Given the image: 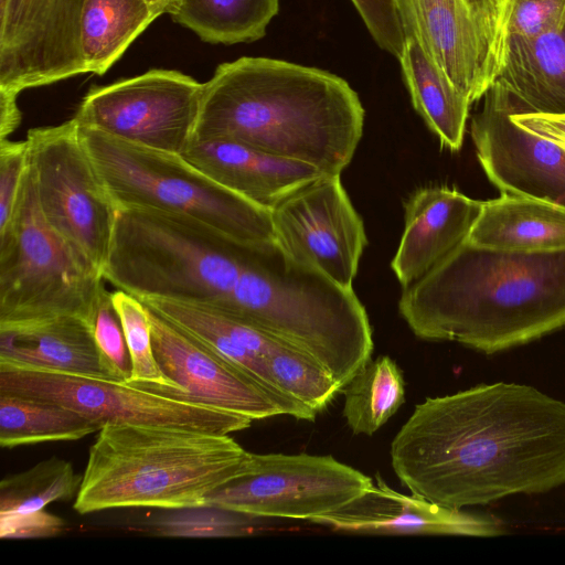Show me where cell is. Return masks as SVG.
<instances>
[{"mask_svg":"<svg viewBox=\"0 0 565 565\" xmlns=\"http://www.w3.org/2000/svg\"><path fill=\"white\" fill-rule=\"evenodd\" d=\"M100 429V425L67 407L0 393V445L3 448L77 440Z\"/></svg>","mask_w":565,"mask_h":565,"instance_id":"4316f807","label":"cell"},{"mask_svg":"<svg viewBox=\"0 0 565 565\" xmlns=\"http://www.w3.org/2000/svg\"><path fill=\"white\" fill-rule=\"evenodd\" d=\"M94 339L111 377L128 383L131 377V361L124 329L115 309L111 292L103 285L92 321Z\"/></svg>","mask_w":565,"mask_h":565,"instance_id":"1f68e13d","label":"cell"},{"mask_svg":"<svg viewBox=\"0 0 565 565\" xmlns=\"http://www.w3.org/2000/svg\"><path fill=\"white\" fill-rule=\"evenodd\" d=\"M482 98L470 136L488 180L501 194L565 207V147L516 125L515 110L495 87Z\"/></svg>","mask_w":565,"mask_h":565,"instance_id":"9a60e30c","label":"cell"},{"mask_svg":"<svg viewBox=\"0 0 565 565\" xmlns=\"http://www.w3.org/2000/svg\"><path fill=\"white\" fill-rule=\"evenodd\" d=\"M376 44L399 57L406 39L394 0H351Z\"/></svg>","mask_w":565,"mask_h":565,"instance_id":"836d02e7","label":"cell"},{"mask_svg":"<svg viewBox=\"0 0 565 565\" xmlns=\"http://www.w3.org/2000/svg\"><path fill=\"white\" fill-rule=\"evenodd\" d=\"M275 239L294 262L352 288L367 237L341 174H324L270 209Z\"/></svg>","mask_w":565,"mask_h":565,"instance_id":"4fadbf2b","label":"cell"},{"mask_svg":"<svg viewBox=\"0 0 565 565\" xmlns=\"http://www.w3.org/2000/svg\"><path fill=\"white\" fill-rule=\"evenodd\" d=\"M467 241L478 247L537 253L565 249V207L501 194L482 202Z\"/></svg>","mask_w":565,"mask_h":565,"instance_id":"603a6c76","label":"cell"},{"mask_svg":"<svg viewBox=\"0 0 565 565\" xmlns=\"http://www.w3.org/2000/svg\"><path fill=\"white\" fill-rule=\"evenodd\" d=\"M203 84L172 70H150L93 87L75 116L90 127L145 147L181 154L191 142Z\"/></svg>","mask_w":565,"mask_h":565,"instance_id":"7c38bea8","label":"cell"},{"mask_svg":"<svg viewBox=\"0 0 565 565\" xmlns=\"http://www.w3.org/2000/svg\"><path fill=\"white\" fill-rule=\"evenodd\" d=\"M159 17L147 0H85L79 44L87 73L105 74Z\"/></svg>","mask_w":565,"mask_h":565,"instance_id":"d4e9b609","label":"cell"},{"mask_svg":"<svg viewBox=\"0 0 565 565\" xmlns=\"http://www.w3.org/2000/svg\"><path fill=\"white\" fill-rule=\"evenodd\" d=\"M279 11V0H182L171 17L212 44L262 39Z\"/></svg>","mask_w":565,"mask_h":565,"instance_id":"484cf974","label":"cell"},{"mask_svg":"<svg viewBox=\"0 0 565 565\" xmlns=\"http://www.w3.org/2000/svg\"><path fill=\"white\" fill-rule=\"evenodd\" d=\"M150 6L160 14L172 15L180 8L182 0H147Z\"/></svg>","mask_w":565,"mask_h":565,"instance_id":"f35d334b","label":"cell"},{"mask_svg":"<svg viewBox=\"0 0 565 565\" xmlns=\"http://www.w3.org/2000/svg\"><path fill=\"white\" fill-rule=\"evenodd\" d=\"M406 36L418 41L472 104L500 74L512 0H394Z\"/></svg>","mask_w":565,"mask_h":565,"instance_id":"30bf717a","label":"cell"},{"mask_svg":"<svg viewBox=\"0 0 565 565\" xmlns=\"http://www.w3.org/2000/svg\"><path fill=\"white\" fill-rule=\"evenodd\" d=\"M0 361L115 381L90 324L77 317L0 330Z\"/></svg>","mask_w":565,"mask_h":565,"instance_id":"7402d4cb","label":"cell"},{"mask_svg":"<svg viewBox=\"0 0 565 565\" xmlns=\"http://www.w3.org/2000/svg\"><path fill=\"white\" fill-rule=\"evenodd\" d=\"M181 156L220 185L267 210L326 174L308 163L228 139H192Z\"/></svg>","mask_w":565,"mask_h":565,"instance_id":"d6986e66","label":"cell"},{"mask_svg":"<svg viewBox=\"0 0 565 565\" xmlns=\"http://www.w3.org/2000/svg\"><path fill=\"white\" fill-rule=\"evenodd\" d=\"M233 318L309 354L342 390L374 348L353 289L294 262L277 244L256 250Z\"/></svg>","mask_w":565,"mask_h":565,"instance_id":"5b68a950","label":"cell"},{"mask_svg":"<svg viewBox=\"0 0 565 565\" xmlns=\"http://www.w3.org/2000/svg\"><path fill=\"white\" fill-rule=\"evenodd\" d=\"M275 385L288 397L318 414L342 391L331 374L303 351L277 341L268 358Z\"/></svg>","mask_w":565,"mask_h":565,"instance_id":"f546056e","label":"cell"},{"mask_svg":"<svg viewBox=\"0 0 565 565\" xmlns=\"http://www.w3.org/2000/svg\"><path fill=\"white\" fill-rule=\"evenodd\" d=\"M139 300L252 376L278 403L284 415L315 419L316 413L285 395L270 376L267 358L278 340L206 306L161 298Z\"/></svg>","mask_w":565,"mask_h":565,"instance_id":"ffe728a7","label":"cell"},{"mask_svg":"<svg viewBox=\"0 0 565 565\" xmlns=\"http://www.w3.org/2000/svg\"><path fill=\"white\" fill-rule=\"evenodd\" d=\"M482 202L444 185L419 188L408 196L405 227L391 263L403 288L424 277L468 238Z\"/></svg>","mask_w":565,"mask_h":565,"instance_id":"ac0fdd59","label":"cell"},{"mask_svg":"<svg viewBox=\"0 0 565 565\" xmlns=\"http://www.w3.org/2000/svg\"><path fill=\"white\" fill-rule=\"evenodd\" d=\"M78 130L116 207L188 215L246 244H277L270 210L220 185L181 154L90 127Z\"/></svg>","mask_w":565,"mask_h":565,"instance_id":"8992f818","label":"cell"},{"mask_svg":"<svg viewBox=\"0 0 565 565\" xmlns=\"http://www.w3.org/2000/svg\"><path fill=\"white\" fill-rule=\"evenodd\" d=\"M0 393L54 403L105 425H148L228 435L252 419L113 380L0 361Z\"/></svg>","mask_w":565,"mask_h":565,"instance_id":"ba28073f","label":"cell"},{"mask_svg":"<svg viewBox=\"0 0 565 565\" xmlns=\"http://www.w3.org/2000/svg\"><path fill=\"white\" fill-rule=\"evenodd\" d=\"M398 60L416 111L443 147L460 150L471 105L469 99L413 36H406Z\"/></svg>","mask_w":565,"mask_h":565,"instance_id":"cb8c5ba5","label":"cell"},{"mask_svg":"<svg viewBox=\"0 0 565 565\" xmlns=\"http://www.w3.org/2000/svg\"><path fill=\"white\" fill-rule=\"evenodd\" d=\"M358 93L330 72L244 56L220 64L203 83L192 139L239 141L341 174L363 134Z\"/></svg>","mask_w":565,"mask_h":565,"instance_id":"7a4b0ae2","label":"cell"},{"mask_svg":"<svg viewBox=\"0 0 565 565\" xmlns=\"http://www.w3.org/2000/svg\"><path fill=\"white\" fill-rule=\"evenodd\" d=\"M26 167V141L0 140V231L13 217Z\"/></svg>","mask_w":565,"mask_h":565,"instance_id":"e575fe53","label":"cell"},{"mask_svg":"<svg viewBox=\"0 0 565 565\" xmlns=\"http://www.w3.org/2000/svg\"><path fill=\"white\" fill-rule=\"evenodd\" d=\"M85 0H0V93L87 73L79 44Z\"/></svg>","mask_w":565,"mask_h":565,"instance_id":"5bb4252c","label":"cell"},{"mask_svg":"<svg viewBox=\"0 0 565 565\" xmlns=\"http://www.w3.org/2000/svg\"><path fill=\"white\" fill-rule=\"evenodd\" d=\"M21 113L18 107V97L0 93V140L8 137L18 128Z\"/></svg>","mask_w":565,"mask_h":565,"instance_id":"74e56055","label":"cell"},{"mask_svg":"<svg viewBox=\"0 0 565 565\" xmlns=\"http://www.w3.org/2000/svg\"><path fill=\"white\" fill-rule=\"evenodd\" d=\"M103 285L102 271L45 220L28 161L13 217L0 231V330L63 317L92 327Z\"/></svg>","mask_w":565,"mask_h":565,"instance_id":"52a82bcc","label":"cell"},{"mask_svg":"<svg viewBox=\"0 0 565 565\" xmlns=\"http://www.w3.org/2000/svg\"><path fill=\"white\" fill-rule=\"evenodd\" d=\"M311 522L337 531L373 535L492 537L507 533L504 522L495 515L452 509L413 493H401L380 476L363 494Z\"/></svg>","mask_w":565,"mask_h":565,"instance_id":"e0dca14e","label":"cell"},{"mask_svg":"<svg viewBox=\"0 0 565 565\" xmlns=\"http://www.w3.org/2000/svg\"><path fill=\"white\" fill-rule=\"evenodd\" d=\"M399 481L434 503L466 509L565 484V403L497 382L428 397L391 444Z\"/></svg>","mask_w":565,"mask_h":565,"instance_id":"6da1fadb","label":"cell"},{"mask_svg":"<svg viewBox=\"0 0 565 565\" xmlns=\"http://www.w3.org/2000/svg\"><path fill=\"white\" fill-rule=\"evenodd\" d=\"M372 483L331 456L250 452L245 471L213 491L205 508L311 522L350 503Z\"/></svg>","mask_w":565,"mask_h":565,"instance_id":"8fae6325","label":"cell"},{"mask_svg":"<svg viewBox=\"0 0 565 565\" xmlns=\"http://www.w3.org/2000/svg\"><path fill=\"white\" fill-rule=\"evenodd\" d=\"M565 25V0H512L510 36L536 38Z\"/></svg>","mask_w":565,"mask_h":565,"instance_id":"d6a6232c","label":"cell"},{"mask_svg":"<svg viewBox=\"0 0 565 565\" xmlns=\"http://www.w3.org/2000/svg\"><path fill=\"white\" fill-rule=\"evenodd\" d=\"M82 478L70 461L57 457L7 476L0 482V513L35 512L52 502L76 498Z\"/></svg>","mask_w":565,"mask_h":565,"instance_id":"f1b7e54d","label":"cell"},{"mask_svg":"<svg viewBox=\"0 0 565 565\" xmlns=\"http://www.w3.org/2000/svg\"><path fill=\"white\" fill-rule=\"evenodd\" d=\"M492 86L515 114H565V25L536 38L511 35Z\"/></svg>","mask_w":565,"mask_h":565,"instance_id":"44dd1931","label":"cell"},{"mask_svg":"<svg viewBox=\"0 0 565 565\" xmlns=\"http://www.w3.org/2000/svg\"><path fill=\"white\" fill-rule=\"evenodd\" d=\"M111 298L131 361V377L127 384L152 392L170 387L154 356L147 307L137 297L119 289L111 292Z\"/></svg>","mask_w":565,"mask_h":565,"instance_id":"4dcf8cb0","label":"cell"},{"mask_svg":"<svg viewBox=\"0 0 565 565\" xmlns=\"http://www.w3.org/2000/svg\"><path fill=\"white\" fill-rule=\"evenodd\" d=\"M398 311L427 341L494 354L565 327V249L513 252L467 239L403 288Z\"/></svg>","mask_w":565,"mask_h":565,"instance_id":"3957f363","label":"cell"},{"mask_svg":"<svg viewBox=\"0 0 565 565\" xmlns=\"http://www.w3.org/2000/svg\"><path fill=\"white\" fill-rule=\"evenodd\" d=\"M343 416L353 434L371 436L401 407L403 374L390 356L369 361L343 387Z\"/></svg>","mask_w":565,"mask_h":565,"instance_id":"83f0119b","label":"cell"},{"mask_svg":"<svg viewBox=\"0 0 565 565\" xmlns=\"http://www.w3.org/2000/svg\"><path fill=\"white\" fill-rule=\"evenodd\" d=\"M250 452L228 435L105 425L74 501L79 514L116 508L196 509L242 475Z\"/></svg>","mask_w":565,"mask_h":565,"instance_id":"277c9868","label":"cell"},{"mask_svg":"<svg viewBox=\"0 0 565 565\" xmlns=\"http://www.w3.org/2000/svg\"><path fill=\"white\" fill-rule=\"evenodd\" d=\"M25 141L45 220L103 274L117 207L83 143L76 120L30 129Z\"/></svg>","mask_w":565,"mask_h":565,"instance_id":"9c48e42d","label":"cell"},{"mask_svg":"<svg viewBox=\"0 0 565 565\" xmlns=\"http://www.w3.org/2000/svg\"><path fill=\"white\" fill-rule=\"evenodd\" d=\"M65 522L45 510L29 513H0L1 539H44L60 535Z\"/></svg>","mask_w":565,"mask_h":565,"instance_id":"d590c367","label":"cell"},{"mask_svg":"<svg viewBox=\"0 0 565 565\" xmlns=\"http://www.w3.org/2000/svg\"><path fill=\"white\" fill-rule=\"evenodd\" d=\"M147 310L154 356L171 384L154 393L252 420L284 415L278 403L252 376L153 310Z\"/></svg>","mask_w":565,"mask_h":565,"instance_id":"2e32d148","label":"cell"},{"mask_svg":"<svg viewBox=\"0 0 565 565\" xmlns=\"http://www.w3.org/2000/svg\"><path fill=\"white\" fill-rule=\"evenodd\" d=\"M511 117L524 129L565 147V114H512Z\"/></svg>","mask_w":565,"mask_h":565,"instance_id":"8d00e7d4","label":"cell"}]
</instances>
